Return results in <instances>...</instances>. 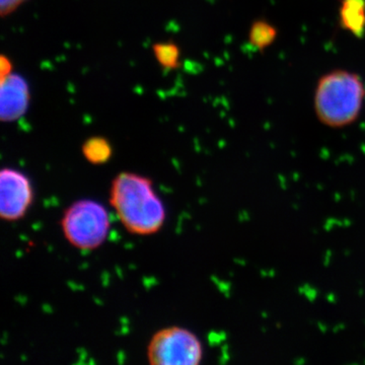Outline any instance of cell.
Here are the masks:
<instances>
[{
	"mask_svg": "<svg viewBox=\"0 0 365 365\" xmlns=\"http://www.w3.org/2000/svg\"><path fill=\"white\" fill-rule=\"evenodd\" d=\"M30 180L18 170L6 168L0 173V216L7 222L21 220L33 202Z\"/></svg>",
	"mask_w": 365,
	"mask_h": 365,
	"instance_id": "5",
	"label": "cell"
},
{
	"mask_svg": "<svg viewBox=\"0 0 365 365\" xmlns=\"http://www.w3.org/2000/svg\"><path fill=\"white\" fill-rule=\"evenodd\" d=\"M61 228L69 244L83 251L102 246L110 230L109 215L102 204L83 199L64 211Z\"/></svg>",
	"mask_w": 365,
	"mask_h": 365,
	"instance_id": "3",
	"label": "cell"
},
{
	"mask_svg": "<svg viewBox=\"0 0 365 365\" xmlns=\"http://www.w3.org/2000/svg\"><path fill=\"white\" fill-rule=\"evenodd\" d=\"M155 59L165 69H177L180 66L181 52L179 47L173 42H160L153 45Z\"/></svg>",
	"mask_w": 365,
	"mask_h": 365,
	"instance_id": "8",
	"label": "cell"
},
{
	"mask_svg": "<svg viewBox=\"0 0 365 365\" xmlns=\"http://www.w3.org/2000/svg\"><path fill=\"white\" fill-rule=\"evenodd\" d=\"M13 73V64L6 56H1V78Z\"/></svg>",
	"mask_w": 365,
	"mask_h": 365,
	"instance_id": "11",
	"label": "cell"
},
{
	"mask_svg": "<svg viewBox=\"0 0 365 365\" xmlns=\"http://www.w3.org/2000/svg\"><path fill=\"white\" fill-rule=\"evenodd\" d=\"M30 101V88L23 76L11 73L1 78L0 118L2 122L20 119L28 111Z\"/></svg>",
	"mask_w": 365,
	"mask_h": 365,
	"instance_id": "6",
	"label": "cell"
},
{
	"mask_svg": "<svg viewBox=\"0 0 365 365\" xmlns=\"http://www.w3.org/2000/svg\"><path fill=\"white\" fill-rule=\"evenodd\" d=\"M26 0H0V11L1 16H6L11 14L21 4H25Z\"/></svg>",
	"mask_w": 365,
	"mask_h": 365,
	"instance_id": "10",
	"label": "cell"
},
{
	"mask_svg": "<svg viewBox=\"0 0 365 365\" xmlns=\"http://www.w3.org/2000/svg\"><path fill=\"white\" fill-rule=\"evenodd\" d=\"M202 357L199 338L181 327L158 331L148 346V361L153 365H197Z\"/></svg>",
	"mask_w": 365,
	"mask_h": 365,
	"instance_id": "4",
	"label": "cell"
},
{
	"mask_svg": "<svg viewBox=\"0 0 365 365\" xmlns=\"http://www.w3.org/2000/svg\"><path fill=\"white\" fill-rule=\"evenodd\" d=\"M83 157L93 165H103L112 158L111 143L105 137L93 136L86 139L81 148Z\"/></svg>",
	"mask_w": 365,
	"mask_h": 365,
	"instance_id": "7",
	"label": "cell"
},
{
	"mask_svg": "<svg viewBox=\"0 0 365 365\" xmlns=\"http://www.w3.org/2000/svg\"><path fill=\"white\" fill-rule=\"evenodd\" d=\"M364 6L361 0H345L342 7V21L348 29L359 32L364 28Z\"/></svg>",
	"mask_w": 365,
	"mask_h": 365,
	"instance_id": "9",
	"label": "cell"
},
{
	"mask_svg": "<svg viewBox=\"0 0 365 365\" xmlns=\"http://www.w3.org/2000/svg\"><path fill=\"white\" fill-rule=\"evenodd\" d=\"M365 98L364 81L355 72L336 69L324 74L314 96L316 116L330 128H343L359 119Z\"/></svg>",
	"mask_w": 365,
	"mask_h": 365,
	"instance_id": "2",
	"label": "cell"
},
{
	"mask_svg": "<svg viewBox=\"0 0 365 365\" xmlns=\"http://www.w3.org/2000/svg\"><path fill=\"white\" fill-rule=\"evenodd\" d=\"M110 203L131 234L153 235L165 223V205L153 190V181L141 175L120 173L112 182Z\"/></svg>",
	"mask_w": 365,
	"mask_h": 365,
	"instance_id": "1",
	"label": "cell"
}]
</instances>
